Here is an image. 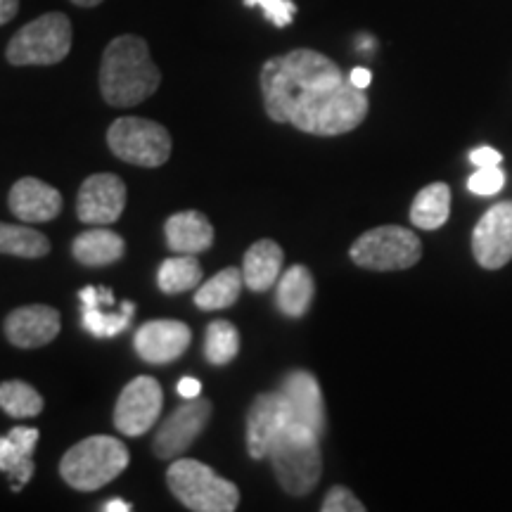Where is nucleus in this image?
Segmentation results:
<instances>
[{
	"mask_svg": "<svg viewBox=\"0 0 512 512\" xmlns=\"http://www.w3.org/2000/svg\"><path fill=\"white\" fill-rule=\"evenodd\" d=\"M283 247L273 240H259L247 249L242 261L245 285L252 292H268L283 275Z\"/></svg>",
	"mask_w": 512,
	"mask_h": 512,
	"instance_id": "obj_21",
	"label": "nucleus"
},
{
	"mask_svg": "<svg viewBox=\"0 0 512 512\" xmlns=\"http://www.w3.org/2000/svg\"><path fill=\"white\" fill-rule=\"evenodd\" d=\"M477 264L498 271L512 259V202H498L479 219L472 233Z\"/></svg>",
	"mask_w": 512,
	"mask_h": 512,
	"instance_id": "obj_11",
	"label": "nucleus"
},
{
	"mask_svg": "<svg viewBox=\"0 0 512 512\" xmlns=\"http://www.w3.org/2000/svg\"><path fill=\"white\" fill-rule=\"evenodd\" d=\"M19 12V0H0V27L12 22Z\"/></svg>",
	"mask_w": 512,
	"mask_h": 512,
	"instance_id": "obj_35",
	"label": "nucleus"
},
{
	"mask_svg": "<svg viewBox=\"0 0 512 512\" xmlns=\"http://www.w3.org/2000/svg\"><path fill=\"white\" fill-rule=\"evenodd\" d=\"M162 72L140 36H117L102 53L100 93L112 107H136L157 93Z\"/></svg>",
	"mask_w": 512,
	"mask_h": 512,
	"instance_id": "obj_2",
	"label": "nucleus"
},
{
	"mask_svg": "<svg viewBox=\"0 0 512 512\" xmlns=\"http://www.w3.org/2000/svg\"><path fill=\"white\" fill-rule=\"evenodd\" d=\"M50 252V240L29 226L0 223V254L19 256V259H41Z\"/></svg>",
	"mask_w": 512,
	"mask_h": 512,
	"instance_id": "obj_27",
	"label": "nucleus"
},
{
	"mask_svg": "<svg viewBox=\"0 0 512 512\" xmlns=\"http://www.w3.org/2000/svg\"><path fill=\"white\" fill-rule=\"evenodd\" d=\"M470 159H472V164H477V166H498L503 162L501 152L494 150V147H479V150L472 152Z\"/></svg>",
	"mask_w": 512,
	"mask_h": 512,
	"instance_id": "obj_33",
	"label": "nucleus"
},
{
	"mask_svg": "<svg viewBox=\"0 0 512 512\" xmlns=\"http://www.w3.org/2000/svg\"><path fill=\"white\" fill-rule=\"evenodd\" d=\"M242 285H245V275L240 268H226V271L216 273L207 283H202L195 292V304L202 311H221L230 309L238 302Z\"/></svg>",
	"mask_w": 512,
	"mask_h": 512,
	"instance_id": "obj_25",
	"label": "nucleus"
},
{
	"mask_svg": "<svg viewBox=\"0 0 512 512\" xmlns=\"http://www.w3.org/2000/svg\"><path fill=\"white\" fill-rule=\"evenodd\" d=\"M351 261L368 271H406L422 256V242L413 230L401 226H380L368 230L351 245Z\"/></svg>",
	"mask_w": 512,
	"mask_h": 512,
	"instance_id": "obj_7",
	"label": "nucleus"
},
{
	"mask_svg": "<svg viewBox=\"0 0 512 512\" xmlns=\"http://www.w3.org/2000/svg\"><path fill=\"white\" fill-rule=\"evenodd\" d=\"M266 114L311 136H342L363 124L368 98L330 57L309 48L271 57L259 74Z\"/></svg>",
	"mask_w": 512,
	"mask_h": 512,
	"instance_id": "obj_1",
	"label": "nucleus"
},
{
	"mask_svg": "<svg viewBox=\"0 0 512 512\" xmlns=\"http://www.w3.org/2000/svg\"><path fill=\"white\" fill-rule=\"evenodd\" d=\"M164 408V392L150 375L131 380L114 406V427L126 437H140L157 425Z\"/></svg>",
	"mask_w": 512,
	"mask_h": 512,
	"instance_id": "obj_9",
	"label": "nucleus"
},
{
	"mask_svg": "<svg viewBox=\"0 0 512 512\" xmlns=\"http://www.w3.org/2000/svg\"><path fill=\"white\" fill-rule=\"evenodd\" d=\"M0 408L15 420L36 418L43 411V396L22 380H8L0 384Z\"/></svg>",
	"mask_w": 512,
	"mask_h": 512,
	"instance_id": "obj_28",
	"label": "nucleus"
},
{
	"mask_svg": "<svg viewBox=\"0 0 512 512\" xmlns=\"http://www.w3.org/2000/svg\"><path fill=\"white\" fill-rule=\"evenodd\" d=\"M126 252L124 240L121 235L112 233L107 228H95V230H86L81 233L79 238L74 240L72 245V254L74 259L83 266H110L114 261H119Z\"/></svg>",
	"mask_w": 512,
	"mask_h": 512,
	"instance_id": "obj_23",
	"label": "nucleus"
},
{
	"mask_svg": "<svg viewBox=\"0 0 512 512\" xmlns=\"http://www.w3.org/2000/svg\"><path fill=\"white\" fill-rule=\"evenodd\" d=\"M318 439V434L309 427L290 422L268 451L275 477L290 496L311 494L320 482L323 456H320Z\"/></svg>",
	"mask_w": 512,
	"mask_h": 512,
	"instance_id": "obj_3",
	"label": "nucleus"
},
{
	"mask_svg": "<svg viewBox=\"0 0 512 512\" xmlns=\"http://www.w3.org/2000/svg\"><path fill=\"white\" fill-rule=\"evenodd\" d=\"M126 209V185L114 174L86 178L76 197V216L91 226H110Z\"/></svg>",
	"mask_w": 512,
	"mask_h": 512,
	"instance_id": "obj_12",
	"label": "nucleus"
},
{
	"mask_svg": "<svg viewBox=\"0 0 512 512\" xmlns=\"http://www.w3.org/2000/svg\"><path fill=\"white\" fill-rule=\"evenodd\" d=\"M128 448L119 439L95 434L64 453L60 475L76 491H98L128 467Z\"/></svg>",
	"mask_w": 512,
	"mask_h": 512,
	"instance_id": "obj_4",
	"label": "nucleus"
},
{
	"mask_svg": "<svg viewBox=\"0 0 512 512\" xmlns=\"http://www.w3.org/2000/svg\"><path fill=\"white\" fill-rule=\"evenodd\" d=\"M72 50V22L62 12H48L24 24L10 38L5 57L15 67H50Z\"/></svg>",
	"mask_w": 512,
	"mask_h": 512,
	"instance_id": "obj_6",
	"label": "nucleus"
},
{
	"mask_svg": "<svg viewBox=\"0 0 512 512\" xmlns=\"http://www.w3.org/2000/svg\"><path fill=\"white\" fill-rule=\"evenodd\" d=\"M323 512H363L366 505H363L358 498L351 494L344 486H332L328 496L323 498V505H320Z\"/></svg>",
	"mask_w": 512,
	"mask_h": 512,
	"instance_id": "obj_32",
	"label": "nucleus"
},
{
	"mask_svg": "<svg viewBox=\"0 0 512 512\" xmlns=\"http://www.w3.org/2000/svg\"><path fill=\"white\" fill-rule=\"evenodd\" d=\"M102 510L105 512H131L133 505L121 501V498H112V501H107L105 505H102Z\"/></svg>",
	"mask_w": 512,
	"mask_h": 512,
	"instance_id": "obj_37",
	"label": "nucleus"
},
{
	"mask_svg": "<svg viewBox=\"0 0 512 512\" xmlns=\"http://www.w3.org/2000/svg\"><path fill=\"white\" fill-rule=\"evenodd\" d=\"M292 422L290 406L283 392L259 394L247 415V451L254 460L268 458L273 441Z\"/></svg>",
	"mask_w": 512,
	"mask_h": 512,
	"instance_id": "obj_13",
	"label": "nucleus"
},
{
	"mask_svg": "<svg viewBox=\"0 0 512 512\" xmlns=\"http://www.w3.org/2000/svg\"><path fill=\"white\" fill-rule=\"evenodd\" d=\"M192 332L181 320H150L140 325L133 337V347L145 363L164 366L181 358L190 347Z\"/></svg>",
	"mask_w": 512,
	"mask_h": 512,
	"instance_id": "obj_14",
	"label": "nucleus"
},
{
	"mask_svg": "<svg viewBox=\"0 0 512 512\" xmlns=\"http://www.w3.org/2000/svg\"><path fill=\"white\" fill-rule=\"evenodd\" d=\"M36 427H12V430L0 437V472H5L15 486L12 491L19 494L22 486L34 477V451L38 444Z\"/></svg>",
	"mask_w": 512,
	"mask_h": 512,
	"instance_id": "obj_19",
	"label": "nucleus"
},
{
	"mask_svg": "<svg viewBox=\"0 0 512 512\" xmlns=\"http://www.w3.org/2000/svg\"><path fill=\"white\" fill-rule=\"evenodd\" d=\"M8 207L19 221L46 223L62 211V195L41 178H19L8 195Z\"/></svg>",
	"mask_w": 512,
	"mask_h": 512,
	"instance_id": "obj_18",
	"label": "nucleus"
},
{
	"mask_svg": "<svg viewBox=\"0 0 512 512\" xmlns=\"http://www.w3.org/2000/svg\"><path fill=\"white\" fill-rule=\"evenodd\" d=\"M74 5H79V8H98L102 0H72Z\"/></svg>",
	"mask_w": 512,
	"mask_h": 512,
	"instance_id": "obj_38",
	"label": "nucleus"
},
{
	"mask_svg": "<svg viewBox=\"0 0 512 512\" xmlns=\"http://www.w3.org/2000/svg\"><path fill=\"white\" fill-rule=\"evenodd\" d=\"M178 394H181L185 401L197 399V396H202V382L195 380V377H183V380L178 382Z\"/></svg>",
	"mask_w": 512,
	"mask_h": 512,
	"instance_id": "obj_34",
	"label": "nucleus"
},
{
	"mask_svg": "<svg viewBox=\"0 0 512 512\" xmlns=\"http://www.w3.org/2000/svg\"><path fill=\"white\" fill-rule=\"evenodd\" d=\"M505 185V176L498 166H479L477 174L470 176L467 181V188H470L475 195H496Z\"/></svg>",
	"mask_w": 512,
	"mask_h": 512,
	"instance_id": "obj_31",
	"label": "nucleus"
},
{
	"mask_svg": "<svg viewBox=\"0 0 512 512\" xmlns=\"http://www.w3.org/2000/svg\"><path fill=\"white\" fill-rule=\"evenodd\" d=\"M202 275V266L195 254H178L159 266L157 285L164 294H181L200 287Z\"/></svg>",
	"mask_w": 512,
	"mask_h": 512,
	"instance_id": "obj_26",
	"label": "nucleus"
},
{
	"mask_svg": "<svg viewBox=\"0 0 512 512\" xmlns=\"http://www.w3.org/2000/svg\"><path fill=\"white\" fill-rule=\"evenodd\" d=\"M280 392H283L287 406H290L292 422H299V425L316 432L318 437H323L325 403L316 377L306 373V370H292L280 384Z\"/></svg>",
	"mask_w": 512,
	"mask_h": 512,
	"instance_id": "obj_17",
	"label": "nucleus"
},
{
	"mask_svg": "<svg viewBox=\"0 0 512 512\" xmlns=\"http://www.w3.org/2000/svg\"><path fill=\"white\" fill-rule=\"evenodd\" d=\"M62 318L60 311L53 306L31 304L15 309L5 318V337L12 347L17 349H38L46 347L53 339L60 335Z\"/></svg>",
	"mask_w": 512,
	"mask_h": 512,
	"instance_id": "obj_15",
	"label": "nucleus"
},
{
	"mask_svg": "<svg viewBox=\"0 0 512 512\" xmlns=\"http://www.w3.org/2000/svg\"><path fill=\"white\" fill-rule=\"evenodd\" d=\"M107 145L128 164L155 169L171 157V136L152 119L121 117L107 131Z\"/></svg>",
	"mask_w": 512,
	"mask_h": 512,
	"instance_id": "obj_8",
	"label": "nucleus"
},
{
	"mask_svg": "<svg viewBox=\"0 0 512 512\" xmlns=\"http://www.w3.org/2000/svg\"><path fill=\"white\" fill-rule=\"evenodd\" d=\"M349 81L354 83L356 88H361V91H366V88L370 86V81H373V74L368 72L366 67H356L354 72H351V76H349Z\"/></svg>",
	"mask_w": 512,
	"mask_h": 512,
	"instance_id": "obj_36",
	"label": "nucleus"
},
{
	"mask_svg": "<svg viewBox=\"0 0 512 512\" xmlns=\"http://www.w3.org/2000/svg\"><path fill=\"white\" fill-rule=\"evenodd\" d=\"M211 418V401L197 399L185 401L181 408H176L174 413L169 415L162 422L155 434V441H152V451H155L157 458L162 460H176L178 456H183L185 451L192 446L200 434L207 427V422Z\"/></svg>",
	"mask_w": 512,
	"mask_h": 512,
	"instance_id": "obj_10",
	"label": "nucleus"
},
{
	"mask_svg": "<svg viewBox=\"0 0 512 512\" xmlns=\"http://www.w3.org/2000/svg\"><path fill=\"white\" fill-rule=\"evenodd\" d=\"M247 8H261L264 10L266 19L275 27H287L292 24L294 15H297V5L292 0H245Z\"/></svg>",
	"mask_w": 512,
	"mask_h": 512,
	"instance_id": "obj_30",
	"label": "nucleus"
},
{
	"mask_svg": "<svg viewBox=\"0 0 512 512\" xmlns=\"http://www.w3.org/2000/svg\"><path fill=\"white\" fill-rule=\"evenodd\" d=\"M166 245L174 254H202L214 245V228L200 211H181L164 226Z\"/></svg>",
	"mask_w": 512,
	"mask_h": 512,
	"instance_id": "obj_20",
	"label": "nucleus"
},
{
	"mask_svg": "<svg viewBox=\"0 0 512 512\" xmlns=\"http://www.w3.org/2000/svg\"><path fill=\"white\" fill-rule=\"evenodd\" d=\"M316 283L306 266H292L278 278V292H275V304L287 318H302L313 302Z\"/></svg>",
	"mask_w": 512,
	"mask_h": 512,
	"instance_id": "obj_22",
	"label": "nucleus"
},
{
	"mask_svg": "<svg viewBox=\"0 0 512 512\" xmlns=\"http://www.w3.org/2000/svg\"><path fill=\"white\" fill-rule=\"evenodd\" d=\"M451 214V188L446 183H432L415 195L411 223L422 230H437Z\"/></svg>",
	"mask_w": 512,
	"mask_h": 512,
	"instance_id": "obj_24",
	"label": "nucleus"
},
{
	"mask_svg": "<svg viewBox=\"0 0 512 512\" xmlns=\"http://www.w3.org/2000/svg\"><path fill=\"white\" fill-rule=\"evenodd\" d=\"M81 299V323L93 337L107 339L117 337L131 325L136 316V304L124 302L121 309L114 313V292L110 287H83L79 292Z\"/></svg>",
	"mask_w": 512,
	"mask_h": 512,
	"instance_id": "obj_16",
	"label": "nucleus"
},
{
	"mask_svg": "<svg viewBox=\"0 0 512 512\" xmlns=\"http://www.w3.org/2000/svg\"><path fill=\"white\" fill-rule=\"evenodd\" d=\"M166 484L185 508L195 512H233L240 505L238 486L200 460L178 458L166 472Z\"/></svg>",
	"mask_w": 512,
	"mask_h": 512,
	"instance_id": "obj_5",
	"label": "nucleus"
},
{
	"mask_svg": "<svg viewBox=\"0 0 512 512\" xmlns=\"http://www.w3.org/2000/svg\"><path fill=\"white\" fill-rule=\"evenodd\" d=\"M240 351V332L228 320H214L207 328V339H204V356L211 366H228L235 361Z\"/></svg>",
	"mask_w": 512,
	"mask_h": 512,
	"instance_id": "obj_29",
	"label": "nucleus"
}]
</instances>
